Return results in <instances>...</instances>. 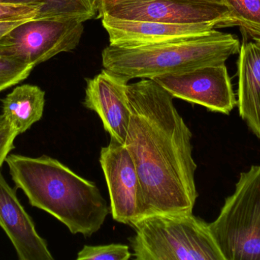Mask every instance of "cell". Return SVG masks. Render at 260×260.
I'll return each instance as SVG.
<instances>
[{"label":"cell","mask_w":260,"mask_h":260,"mask_svg":"<svg viewBox=\"0 0 260 260\" xmlns=\"http://www.w3.org/2000/svg\"><path fill=\"white\" fill-rule=\"evenodd\" d=\"M131 117L125 146L136 165L142 197L141 218L192 212L198 198L192 132L155 81L127 84Z\"/></svg>","instance_id":"6da1fadb"},{"label":"cell","mask_w":260,"mask_h":260,"mask_svg":"<svg viewBox=\"0 0 260 260\" xmlns=\"http://www.w3.org/2000/svg\"><path fill=\"white\" fill-rule=\"evenodd\" d=\"M5 162L30 206L59 220L73 235L89 238L102 228L110 211L95 183L47 155L9 154Z\"/></svg>","instance_id":"7a4b0ae2"},{"label":"cell","mask_w":260,"mask_h":260,"mask_svg":"<svg viewBox=\"0 0 260 260\" xmlns=\"http://www.w3.org/2000/svg\"><path fill=\"white\" fill-rule=\"evenodd\" d=\"M240 49L239 40L235 35L214 29L206 35L155 45L134 48L108 45L102 51V65L128 83L136 78L152 79L222 64L239 53Z\"/></svg>","instance_id":"3957f363"},{"label":"cell","mask_w":260,"mask_h":260,"mask_svg":"<svg viewBox=\"0 0 260 260\" xmlns=\"http://www.w3.org/2000/svg\"><path fill=\"white\" fill-rule=\"evenodd\" d=\"M136 260H224L209 224L192 212L162 214L132 223Z\"/></svg>","instance_id":"277c9868"},{"label":"cell","mask_w":260,"mask_h":260,"mask_svg":"<svg viewBox=\"0 0 260 260\" xmlns=\"http://www.w3.org/2000/svg\"><path fill=\"white\" fill-rule=\"evenodd\" d=\"M209 226L224 260H260V165L240 174L235 192Z\"/></svg>","instance_id":"5b68a950"},{"label":"cell","mask_w":260,"mask_h":260,"mask_svg":"<svg viewBox=\"0 0 260 260\" xmlns=\"http://www.w3.org/2000/svg\"><path fill=\"white\" fill-rule=\"evenodd\" d=\"M83 22L76 19L34 18L0 39V54L36 67L79 45Z\"/></svg>","instance_id":"8992f818"},{"label":"cell","mask_w":260,"mask_h":260,"mask_svg":"<svg viewBox=\"0 0 260 260\" xmlns=\"http://www.w3.org/2000/svg\"><path fill=\"white\" fill-rule=\"evenodd\" d=\"M98 15L168 24H212L218 28L225 27L229 9L224 4L196 0H124L102 8Z\"/></svg>","instance_id":"52a82bcc"},{"label":"cell","mask_w":260,"mask_h":260,"mask_svg":"<svg viewBox=\"0 0 260 260\" xmlns=\"http://www.w3.org/2000/svg\"><path fill=\"white\" fill-rule=\"evenodd\" d=\"M152 79L173 97L202 105L211 111L229 114L237 105L225 63Z\"/></svg>","instance_id":"ba28073f"},{"label":"cell","mask_w":260,"mask_h":260,"mask_svg":"<svg viewBox=\"0 0 260 260\" xmlns=\"http://www.w3.org/2000/svg\"><path fill=\"white\" fill-rule=\"evenodd\" d=\"M100 163L109 191L113 218L130 224L140 218L142 197L136 165L124 143L111 137L102 148Z\"/></svg>","instance_id":"9c48e42d"},{"label":"cell","mask_w":260,"mask_h":260,"mask_svg":"<svg viewBox=\"0 0 260 260\" xmlns=\"http://www.w3.org/2000/svg\"><path fill=\"white\" fill-rule=\"evenodd\" d=\"M127 83L108 70L86 79L83 105L95 111L111 137L124 143L131 111L126 94Z\"/></svg>","instance_id":"30bf717a"},{"label":"cell","mask_w":260,"mask_h":260,"mask_svg":"<svg viewBox=\"0 0 260 260\" xmlns=\"http://www.w3.org/2000/svg\"><path fill=\"white\" fill-rule=\"evenodd\" d=\"M109 36V45L134 48L155 45L189 37L206 35L215 29L212 24H168L102 17Z\"/></svg>","instance_id":"8fae6325"},{"label":"cell","mask_w":260,"mask_h":260,"mask_svg":"<svg viewBox=\"0 0 260 260\" xmlns=\"http://www.w3.org/2000/svg\"><path fill=\"white\" fill-rule=\"evenodd\" d=\"M0 227L14 246L19 260H53L47 241L35 228L20 203L15 189L3 177L0 167Z\"/></svg>","instance_id":"7c38bea8"},{"label":"cell","mask_w":260,"mask_h":260,"mask_svg":"<svg viewBox=\"0 0 260 260\" xmlns=\"http://www.w3.org/2000/svg\"><path fill=\"white\" fill-rule=\"evenodd\" d=\"M238 66L240 116L260 139V42L244 38Z\"/></svg>","instance_id":"4fadbf2b"},{"label":"cell","mask_w":260,"mask_h":260,"mask_svg":"<svg viewBox=\"0 0 260 260\" xmlns=\"http://www.w3.org/2000/svg\"><path fill=\"white\" fill-rule=\"evenodd\" d=\"M2 103L6 124L18 134H23L43 117L45 92L38 85L24 84L15 87Z\"/></svg>","instance_id":"5bb4252c"},{"label":"cell","mask_w":260,"mask_h":260,"mask_svg":"<svg viewBox=\"0 0 260 260\" xmlns=\"http://www.w3.org/2000/svg\"><path fill=\"white\" fill-rule=\"evenodd\" d=\"M2 3H35L41 6L40 18L76 19L85 22L99 14L100 0H0Z\"/></svg>","instance_id":"9a60e30c"},{"label":"cell","mask_w":260,"mask_h":260,"mask_svg":"<svg viewBox=\"0 0 260 260\" xmlns=\"http://www.w3.org/2000/svg\"><path fill=\"white\" fill-rule=\"evenodd\" d=\"M229 9L225 27L238 26L243 38L260 42V0H223Z\"/></svg>","instance_id":"2e32d148"},{"label":"cell","mask_w":260,"mask_h":260,"mask_svg":"<svg viewBox=\"0 0 260 260\" xmlns=\"http://www.w3.org/2000/svg\"><path fill=\"white\" fill-rule=\"evenodd\" d=\"M33 65L0 54V93L28 77Z\"/></svg>","instance_id":"e0dca14e"},{"label":"cell","mask_w":260,"mask_h":260,"mask_svg":"<svg viewBox=\"0 0 260 260\" xmlns=\"http://www.w3.org/2000/svg\"><path fill=\"white\" fill-rule=\"evenodd\" d=\"M132 253L129 246L112 244L108 245L84 246L78 253V260H129Z\"/></svg>","instance_id":"ac0fdd59"},{"label":"cell","mask_w":260,"mask_h":260,"mask_svg":"<svg viewBox=\"0 0 260 260\" xmlns=\"http://www.w3.org/2000/svg\"><path fill=\"white\" fill-rule=\"evenodd\" d=\"M41 13V6L38 4L0 2V21L40 18Z\"/></svg>","instance_id":"d6986e66"},{"label":"cell","mask_w":260,"mask_h":260,"mask_svg":"<svg viewBox=\"0 0 260 260\" xmlns=\"http://www.w3.org/2000/svg\"><path fill=\"white\" fill-rule=\"evenodd\" d=\"M18 133L6 124L0 129V167L11 151L15 148L14 140Z\"/></svg>","instance_id":"ffe728a7"},{"label":"cell","mask_w":260,"mask_h":260,"mask_svg":"<svg viewBox=\"0 0 260 260\" xmlns=\"http://www.w3.org/2000/svg\"><path fill=\"white\" fill-rule=\"evenodd\" d=\"M28 20H21V21H0V39L5 35L10 32L12 29L15 28L19 24H22L24 21Z\"/></svg>","instance_id":"44dd1931"},{"label":"cell","mask_w":260,"mask_h":260,"mask_svg":"<svg viewBox=\"0 0 260 260\" xmlns=\"http://www.w3.org/2000/svg\"><path fill=\"white\" fill-rule=\"evenodd\" d=\"M121 1H124V0H100V6H99V9H102V8L105 7V6H110V5L114 4V3H119V2ZM196 1L224 4V3H223V0H196Z\"/></svg>","instance_id":"7402d4cb"},{"label":"cell","mask_w":260,"mask_h":260,"mask_svg":"<svg viewBox=\"0 0 260 260\" xmlns=\"http://www.w3.org/2000/svg\"><path fill=\"white\" fill-rule=\"evenodd\" d=\"M6 121H5L4 116L3 114L0 115V129L6 125Z\"/></svg>","instance_id":"603a6c76"}]
</instances>
